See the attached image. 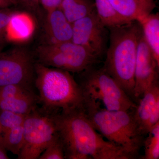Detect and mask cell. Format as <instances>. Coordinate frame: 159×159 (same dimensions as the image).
Masks as SVG:
<instances>
[{"instance_id": "603a6c76", "label": "cell", "mask_w": 159, "mask_h": 159, "mask_svg": "<svg viewBox=\"0 0 159 159\" xmlns=\"http://www.w3.org/2000/svg\"><path fill=\"white\" fill-rule=\"evenodd\" d=\"M39 159H65L63 146L57 134Z\"/></svg>"}, {"instance_id": "5bb4252c", "label": "cell", "mask_w": 159, "mask_h": 159, "mask_svg": "<svg viewBox=\"0 0 159 159\" xmlns=\"http://www.w3.org/2000/svg\"><path fill=\"white\" fill-rule=\"evenodd\" d=\"M115 9L130 21L140 23L156 7L155 0H109Z\"/></svg>"}, {"instance_id": "277c9868", "label": "cell", "mask_w": 159, "mask_h": 159, "mask_svg": "<svg viewBox=\"0 0 159 159\" xmlns=\"http://www.w3.org/2000/svg\"><path fill=\"white\" fill-rule=\"evenodd\" d=\"M34 86L43 109L50 113L83 108L82 89L70 72L35 62Z\"/></svg>"}, {"instance_id": "8992f818", "label": "cell", "mask_w": 159, "mask_h": 159, "mask_svg": "<svg viewBox=\"0 0 159 159\" xmlns=\"http://www.w3.org/2000/svg\"><path fill=\"white\" fill-rule=\"evenodd\" d=\"M34 56L35 61L43 65L73 73H81L100 59L88 49L72 41L43 44L37 47Z\"/></svg>"}, {"instance_id": "2e32d148", "label": "cell", "mask_w": 159, "mask_h": 159, "mask_svg": "<svg viewBox=\"0 0 159 159\" xmlns=\"http://www.w3.org/2000/svg\"><path fill=\"white\" fill-rule=\"evenodd\" d=\"M59 9L73 23L93 11L95 2L94 0H62Z\"/></svg>"}, {"instance_id": "d6986e66", "label": "cell", "mask_w": 159, "mask_h": 159, "mask_svg": "<svg viewBox=\"0 0 159 159\" xmlns=\"http://www.w3.org/2000/svg\"><path fill=\"white\" fill-rule=\"evenodd\" d=\"M24 141L23 125L0 134V145L6 150L17 156L23 148Z\"/></svg>"}, {"instance_id": "7a4b0ae2", "label": "cell", "mask_w": 159, "mask_h": 159, "mask_svg": "<svg viewBox=\"0 0 159 159\" xmlns=\"http://www.w3.org/2000/svg\"><path fill=\"white\" fill-rule=\"evenodd\" d=\"M134 109L108 110L100 102L84 97L83 110L94 128L132 159L139 157L145 138L134 117Z\"/></svg>"}, {"instance_id": "44dd1931", "label": "cell", "mask_w": 159, "mask_h": 159, "mask_svg": "<svg viewBox=\"0 0 159 159\" xmlns=\"http://www.w3.org/2000/svg\"><path fill=\"white\" fill-rule=\"evenodd\" d=\"M27 116L0 110V134L23 125Z\"/></svg>"}, {"instance_id": "4316f807", "label": "cell", "mask_w": 159, "mask_h": 159, "mask_svg": "<svg viewBox=\"0 0 159 159\" xmlns=\"http://www.w3.org/2000/svg\"><path fill=\"white\" fill-rule=\"evenodd\" d=\"M13 5L11 0H0V8L6 9Z\"/></svg>"}, {"instance_id": "6da1fadb", "label": "cell", "mask_w": 159, "mask_h": 159, "mask_svg": "<svg viewBox=\"0 0 159 159\" xmlns=\"http://www.w3.org/2000/svg\"><path fill=\"white\" fill-rule=\"evenodd\" d=\"M56 132L67 159H132L92 125L83 108L53 113Z\"/></svg>"}, {"instance_id": "d4e9b609", "label": "cell", "mask_w": 159, "mask_h": 159, "mask_svg": "<svg viewBox=\"0 0 159 159\" xmlns=\"http://www.w3.org/2000/svg\"><path fill=\"white\" fill-rule=\"evenodd\" d=\"M13 5H20L29 11H36L39 6V0H11Z\"/></svg>"}, {"instance_id": "ba28073f", "label": "cell", "mask_w": 159, "mask_h": 159, "mask_svg": "<svg viewBox=\"0 0 159 159\" xmlns=\"http://www.w3.org/2000/svg\"><path fill=\"white\" fill-rule=\"evenodd\" d=\"M35 62L33 54L22 47L0 53V87L16 84L34 92Z\"/></svg>"}, {"instance_id": "8fae6325", "label": "cell", "mask_w": 159, "mask_h": 159, "mask_svg": "<svg viewBox=\"0 0 159 159\" xmlns=\"http://www.w3.org/2000/svg\"><path fill=\"white\" fill-rule=\"evenodd\" d=\"M134 109V115L144 135L159 122V82L145 91Z\"/></svg>"}, {"instance_id": "484cf974", "label": "cell", "mask_w": 159, "mask_h": 159, "mask_svg": "<svg viewBox=\"0 0 159 159\" xmlns=\"http://www.w3.org/2000/svg\"><path fill=\"white\" fill-rule=\"evenodd\" d=\"M62 0H39L41 5L47 12L59 8Z\"/></svg>"}, {"instance_id": "7c38bea8", "label": "cell", "mask_w": 159, "mask_h": 159, "mask_svg": "<svg viewBox=\"0 0 159 159\" xmlns=\"http://www.w3.org/2000/svg\"><path fill=\"white\" fill-rule=\"evenodd\" d=\"M45 34L48 43L72 41L73 25L59 8L47 12Z\"/></svg>"}, {"instance_id": "7402d4cb", "label": "cell", "mask_w": 159, "mask_h": 159, "mask_svg": "<svg viewBox=\"0 0 159 159\" xmlns=\"http://www.w3.org/2000/svg\"><path fill=\"white\" fill-rule=\"evenodd\" d=\"M21 97H39L34 92L16 84L0 87V99Z\"/></svg>"}, {"instance_id": "52a82bcc", "label": "cell", "mask_w": 159, "mask_h": 159, "mask_svg": "<svg viewBox=\"0 0 159 159\" xmlns=\"http://www.w3.org/2000/svg\"><path fill=\"white\" fill-rule=\"evenodd\" d=\"M23 127L25 141L17 159H39L57 134L53 113L36 108L26 116Z\"/></svg>"}, {"instance_id": "30bf717a", "label": "cell", "mask_w": 159, "mask_h": 159, "mask_svg": "<svg viewBox=\"0 0 159 159\" xmlns=\"http://www.w3.org/2000/svg\"><path fill=\"white\" fill-rule=\"evenodd\" d=\"M159 64L142 34L138 45L133 98L139 99L152 84L159 82Z\"/></svg>"}, {"instance_id": "83f0119b", "label": "cell", "mask_w": 159, "mask_h": 159, "mask_svg": "<svg viewBox=\"0 0 159 159\" xmlns=\"http://www.w3.org/2000/svg\"><path fill=\"white\" fill-rule=\"evenodd\" d=\"M9 159L6 153V150L2 146L0 145V159Z\"/></svg>"}, {"instance_id": "ac0fdd59", "label": "cell", "mask_w": 159, "mask_h": 159, "mask_svg": "<svg viewBox=\"0 0 159 159\" xmlns=\"http://www.w3.org/2000/svg\"><path fill=\"white\" fill-rule=\"evenodd\" d=\"M39 97L0 99V110L7 111L27 116L37 108Z\"/></svg>"}, {"instance_id": "cb8c5ba5", "label": "cell", "mask_w": 159, "mask_h": 159, "mask_svg": "<svg viewBox=\"0 0 159 159\" xmlns=\"http://www.w3.org/2000/svg\"><path fill=\"white\" fill-rule=\"evenodd\" d=\"M13 11L6 9L0 10V42L6 39V31Z\"/></svg>"}, {"instance_id": "e0dca14e", "label": "cell", "mask_w": 159, "mask_h": 159, "mask_svg": "<svg viewBox=\"0 0 159 159\" xmlns=\"http://www.w3.org/2000/svg\"><path fill=\"white\" fill-rule=\"evenodd\" d=\"M94 2L98 17L107 29L131 22L118 13L109 0H94Z\"/></svg>"}, {"instance_id": "9a60e30c", "label": "cell", "mask_w": 159, "mask_h": 159, "mask_svg": "<svg viewBox=\"0 0 159 159\" xmlns=\"http://www.w3.org/2000/svg\"><path fill=\"white\" fill-rule=\"evenodd\" d=\"M143 37L159 64V14L151 13L140 23Z\"/></svg>"}, {"instance_id": "3957f363", "label": "cell", "mask_w": 159, "mask_h": 159, "mask_svg": "<svg viewBox=\"0 0 159 159\" xmlns=\"http://www.w3.org/2000/svg\"><path fill=\"white\" fill-rule=\"evenodd\" d=\"M108 29L109 45L102 67L132 99L138 45L143 34L142 26L132 21Z\"/></svg>"}, {"instance_id": "5b68a950", "label": "cell", "mask_w": 159, "mask_h": 159, "mask_svg": "<svg viewBox=\"0 0 159 159\" xmlns=\"http://www.w3.org/2000/svg\"><path fill=\"white\" fill-rule=\"evenodd\" d=\"M79 84L84 97L103 104L109 111H129L137 104L103 67L94 66L81 72Z\"/></svg>"}, {"instance_id": "9c48e42d", "label": "cell", "mask_w": 159, "mask_h": 159, "mask_svg": "<svg viewBox=\"0 0 159 159\" xmlns=\"http://www.w3.org/2000/svg\"><path fill=\"white\" fill-rule=\"evenodd\" d=\"M72 41L82 46L99 59L105 55L109 31L101 21L96 9L89 14L72 23Z\"/></svg>"}, {"instance_id": "ffe728a7", "label": "cell", "mask_w": 159, "mask_h": 159, "mask_svg": "<svg viewBox=\"0 0 159 159\" xmlns=\"http://www.w3.org/2000/svg\"><path fill=\"white\" fill-rule=\"evenodd\" d=\"M145 138L143 146L144 147V159L159 158V122L150 129Z\"/></svg>"}, {"instance_id": "4fadbf2b", "label": "cell", "mask_w": 159, "mask_h": 159, "mask_svg": "<svg viewBox=\"0 0 159 159\" xmlns=\"http://www.w3.org/2000/svg\"><path fill=\"white\" fill-rule=\"evenodd\" d=\"M35 29V22L29 12L14 11L6 29V40L13 43L25 42L33 36Z\"/></svg>"}]
</instances>
